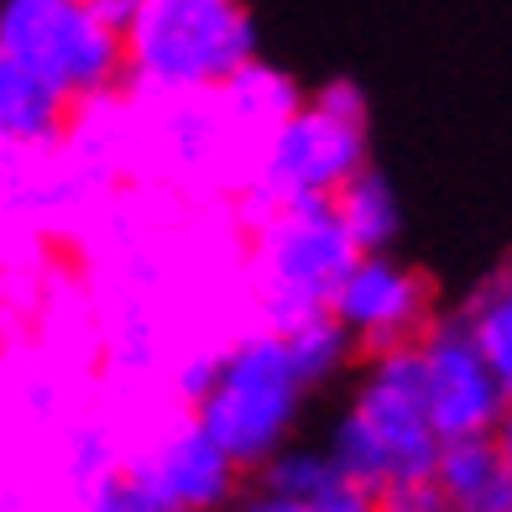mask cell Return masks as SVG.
<instances>
[{
    "mask_svg": "<svg viewBox=\"0 0 512 512\" xmlns=\"http://www.w3.org/2000/svg\"><path fill=\"white\" fill-rule=\"evenodd\" d=\"M324 445H330V455L345 465V476L371 502L429 492V476H434V460L445 439H439L434 413H429L418 340L361 356L351 403L330 424Z\"/></svg>",
    "mask_w": 512,
    "mask_h": 512,
    "instance_id": "obj_1",
    "label": "cell"
},
{
    "mask_svg": "<svg viewBox=\"0 0 512 512\" xmlns=\"http://www.w3.org/2000/svg\"><path fill=\"white\" fill-rule=\"evenodd\" d=\"M309 398L314 382L298 366L288 335L251 319L209 361V377L194 392V413L251 476L262 460L293 445V429L304 424Z\"/></svg>",
    "mask_w": 512,
    "mask_h": 512,
    "instance_id": "obj_2",
    "label": "cell"
},
{
    "mask_svg": "<svg viewBox=\"0 0 512 512\" xmlns=\"http://www.w3.org/2000/svg\"><path fill=\"white\" fill-rule=\"evenodd\" d=\"M121 32L126 89L142 100L220 89L256 58L246 0H142Z\"/></svg>",
    "mask_w": 512,
    "mask_h": 512,
    "instance_id": "obj_3",
    "label": "cell"
},
{
    "mask_svg": "<svg viewBox=\"0 0 512 512\" xmlns=\"http://www.w3.org/2000/svg\"><path fill=\"white\" fill-rule=\"evenodd\" d=\"M246 225V304L256 324H277V330L330 309L335 288L361 256L330 199L251 209Z\"/></svg>",
    "mask_w": 512,
    "mask_h": 512,
    "instance_id": "obj_4",
    "label": "cell"
},
{
    "mask_svg": "<svg viewBox=\"0 0 512 512\" xmlns=\"http://www.w3.org/2000/svg\"><path fill=\"white\" fill-rule=\"evenodd\" d=\"M366 131H371V110L356 84L335 79L304 95V105L277 126L251 189L241 194L246 215L272 204L335 199L340 183L366 168Z\"/></svg>",
    "mask_w": 512,
    "mask_h": 512,
    "instance_id": "obj_5",
    "label": "cell"
},
{
    "mask_svg": "<svg viewBox=\"0 0 512 512\" xmlns=\"http://www.w3.org/2000/svg\"><path fill=\"white\" fill-rule=\"evenodd\" d=\"M0 48L68 105L126 84V32L95 0H0Z\"/></svg>",
    "mask_w": 512,
    "mask_h": 512,
    "instance_id": "obj_6",
    "label": "cell"
},
{
    "mask_svg": "<svg viewBox=\"0 0 512 512\" xmlns=\"http://www.w3.org/2000/svg\"><path fill=\"white\" fill-rule=\"evenodd\" d=\"M121 481L178 512H230L246 465L204 429L194 403H162L121 429Z\"/></svg>",
    "mask_w": 512,
    "mask_h": 512,
    "instance_id": "obj_7",
    "label": "cell"
},
{
    "mask_svg": "<svg viewBox=\"0 0 512 512\" xmlns=\"http://www.w3.org/2000/svg\"><path fill=\"white\" fill-rule=\"evenodd\" d=\"M330 314L340 319V330L351 335V345L361 356L392 351V345H413L439 319L429 277L408 262H398L392 251H361L356 256V267L335 288Z\"/></svg>",
    "mask_w": 512,
    "mask_h": 512,
    "instance_id": "obj_8",
    "label": "cell"
},
{
    "mask_svg": "<svg viewBox=\"0 0 512 512\" xmlns=\"http://www.w3.org/2000/svg\"><path fill=\"white\" fill-rule=\"evenodd\" d=\"M418 361H424V387H429V413H434L439 439L492 434L497 413L507 403V387L486 366L481 345L460 324V314H439L418 335Z\"/></svg>",
    "mask_w": 512,
    "mask_h": 512,
    "instance_id": "obj_9",
    "label": "cell"
},
{
    "mask_svg": "<svg viewBox=\"0 0 512 512\" xmlns=\"http://www.w3.org/2000/svg\"><path fill=\"white\" fill-rule=\"evenodd\" d=\"M429 497L439 512H507L512 502V471L497 455L492 434L445 439L429 476Z\"/></svg>",
    "mask_w": 512,
    "mask_h": 512,
    "instance_id": "obj_10",
    "label": "cell"
},
{
    "mask_svg": "<svg viewBox=\"0 0 512 512\" xmlns=\"http://www.w3.org/2000/svg\"><path fill=\"white\" fill-rule=\"evenodd\" d=\"M68 121H74V105L0 48V142L21 152H53L63 147Z\"/></svg>",
    "mask_w": 512,
    "mask_h": 512,
    "instance_id": "obj_11",
    "label": "cell"
},
{
    "mask_svg": "<svg viewBox=\"0 0 512 512\" xmlns=\"http://www.w3.org/2000/svg\"><path fill=\"white\" fill-rule=\"evenodd\" d=\"M330 204H335L340 225L351 230V241L361 251H392V241H398V230H403V204H398V189H392L371 162L356 178L340 183V194Z\"/></svg>",
    "mask_w": 512,
    "mask_h": 512,
    "instance_id": "obj_12",
    "label": "cell"
},
{
    "mask_svg": "<svg viewBox=\"0 0 512 512\" xmlns=\"http://www.w3.org/2000/svg\"><path fill=\"white\" fill-rule=\"evenodd\" d=\"M460 324L471 330L486 366L497 371V382L507 387V398H512V262L471 293V304L460 309Z\"/></svg>",
    "mask_w": 512,
    "mask_h": 512,
    "instance_id": "obj_13",
    "label": "cell"
},
{
    "mask_svg": "<svg viewBox=\"0 0 512 512\" xmlns=\"http://www.w3.org/2000/svg\"><path fill=\"white\" fill-rule=\"evenodd\" d=\"M277 330V324H272ZM283 335H288V345H293V356H298V366L309 371V382L314 387H324L330 377H340L345 366H351V356H361L356 345H351V335L340 330V319L324 309V314H309V319H293V324H283Z\"/></svg>",
    "mask_w": 512,
    "mask_h": 512,
    "instance_id": "obj_14",
    "label": "cell"
},
{
    "mask_svg": "<svg viewBox=\"0 0 512 512\" xmlns=\"http://www.w3.org/2000/svg\"><path fill=\"white\" fill-rule=\"evenodd\" d=\"M230 512H371V502H314V497L272 492V486L251 481V486H241V497L230 502Z\"/></svg>",
    "mask_w": 512,
    "mask_h": 512,
    "instance_id": "obj_15",
    "label": "cell"
},
{
    "mask_svg": "<svg viewBox=\"0 0 512 512\" xmlns=\"http://www.w3.org/2000/svg\"><path fill=\"white\" fill-rule=\"evenodd\" d=\"M100 512H178V507H168V502H152V497H142V492H131V486L121 481L115 492L105 497V507Z\"/></svg>",
    "mask_w": 512,
    "mask_h": 512,
    "instance_id": "obj_16",
    "label": "cell"
},
{
    "mask_svg": "<svg viewBox=\"0 0 512 512\" xmlns=\"http://www.w3.org/2000/svg\"><path fill=\"white\" fill-rule=\"evenodd\" d=\"M371 512H439L429 492H408V497H382L371 502Z\"/></svg>",
    "mask_w": 512,
    "mask_h": 512,
    "instance_id": "obj_17",
    "label": "cell"
},
{
    "mask_svg": "<svg viewBox=\"0 0 512 512\" xmlns=\"http://www.w3.org/2000/svg\"><path fill=\"white\" fill-rule=\"evenodd\" d=\"M492 445H497V455L507 460V471H512V398L502 403V413H497V424H492Z\"/></svg>",
    "mask_w": 512,
    "mask_h": 512,
    "instance_id": "obj_18",
    "label": "cell"
},
{
    "mask_svg": "<svg viewBox=\"0 0 512 512\" xmlns=\"http://www.w3.org/2000/svg\"><path fill=\"white\" fill-rule=\"evenodd\" d=\"M95 6H100L105 16H115V21H121V27H126V16H131L136 6H142V0H95Z\"/></svg>",
    "mask_w": 512,
    "mask_h": 512,
    "instance_id": "obj_19",
    "label": "cell"
},
{
    "mask_svg": "<svg viewBox=\"0 0 512 512\" xmlns=\"http://www.w3.org/2000/svg\"><path fill=\"white\" fill-rule=\"evenodd\" d=\"M507 512H512V502H507Z\"/></svg>",
    "mask_w": 512,
    "mask_h": 512,
    "instance_id": "obj_20",
    "label": "cell"
}]
</instances>
